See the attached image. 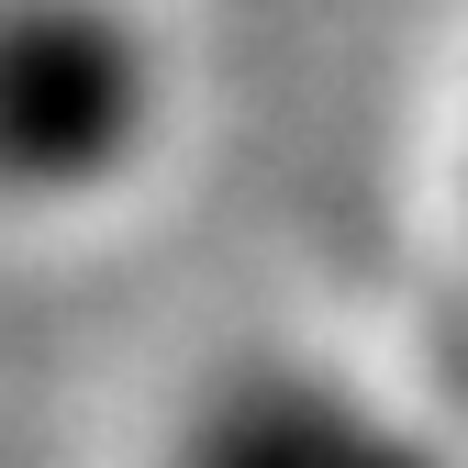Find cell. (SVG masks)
Returning <instances> with one entry per match:
<instances>
[{"label": "cell", "mask_w": 468, "mask_h": 468, "mask_svg": "<svg viewBox=\"0 0 468 468\" xmlns=\"http://www.w3.org/2000/svg\"><path fill=\"white\" fill-rule=\"evenodd\" d=\"M156 68L112 0H0V190H90L145 145Z\"/></svg>", "instance_id": "cell-1"}, {"label": "cell", "mask_w": 468, "mask_h": 468, "mask_svg": "<svg viewBox=\"0 0 468 468\" xmlns=\"http://www.w3.org/2000/svg\"><path fill=\"white\" fill-rule=\"evenodd\" d=\"M190 468H413V457L379 424H357L346 401H324V390H257L201 435Z\"/></svg>", "instance_id": "cell-2"}]
</instances>
